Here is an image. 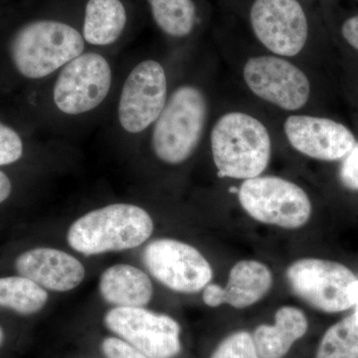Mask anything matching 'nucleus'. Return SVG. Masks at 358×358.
<instances>
[{"label": "nucleus", "mask_w": 358, "mask_h": 358, "mask_svg": "<svg viewBox=\"0 0 358 358\" xmlns=\"http://www.w3.org/2000/svg\"><path fill=\"white\" fill-rule=\"evenodd\" d=\"M247 17L257 41L273 55L298 56L310 38V22L301 0H251Z\"/></svg>", "instance_id": "obj_7"}, {"label": "nucleus", "mask_w": 358, "mask_h": 358, "mask_svg": "<svg viewBox=\"0 0 358 358\" xmlns=\"http://www.w3.org/2000/svg\"><path fill=\"white\" fill-rule=\"evenodd\" d=\"M99 291L103 300L115 308H145L152 301L154 287L141 268L117 264L103 271Z\"/></svg>", "instance_id": "obj_16"}, {"label": "nucleus", "mask_w": 358, "mask_h": 358, "mask_svg": "<svg viewBox=\"0 0 358 358\" xmlns=\"http://www.w3.org/2000/svg\"><path fill=\"white\" fill-rule=\"evenodd\" d=\"M282 129L296 152L322 162L343 159L357 143L348 127L327 117L291 115L285 120Z\"/></svg>", "instance_id": "obj_13"}, {"label": "nucleus", "mask_w": 358, "mask_h": 358, "mask_svg": "<svg viewBox=\"0 0 358 358\" xmlns=\"http://www.w3.org/2000/svg\"><path fill=\"white\" fill-rule=\"evenodd\" d=\"M155 24L169 38H187L199 23L196 0H147Z\"/></svg>", "instance_id": "obj_19"}, {"label": "nucleus", "mask_w": 358, "mask_h": 358, "mask_svg": "<svg viewBox=\"0 0 358 358\" xmlns=\"http://www.w3.org/2000/svg\"><path fill=\"white\" fill-rule=\"evenodd\" d=\"M210 147L218 176L247 180L263 176L272 157V138L265 124L248 113H225L214 124Z\"/></svg>", "instance_id": "obj_1"}, {"label": "nucleus", "mask_w": 358, "mask_h": 358, "mask_svg": "<svg viewBox=\"0 0 358 358\" xmlns=\"http://www.w3.org/2000/svg\"><path fill=\"white\" fill-rule=\"evenodd\" d=\"M242 74L254 96L282 110L298 112L310 100V79L289 59L273 54L253 56L244 63Z\"/></svg>", "instance_id": "obj_8"}, {"label": "nucleus", "mask_w": 358, "mask_h": 358, "mask_svg": "<svg viewBox=\"0 0 358 358\" xmlns=\"http://www.w3.org/2000/svg\"><path fill=\"white\" fill-rule=\"evenodd\" d=\"M102 352L107 358H147L136 348L119 338L103 339Z\"/></svg>", "instance_id": "obj_25"}, {"label": "nucleus", "mask_w": 358, "mask_h": 358, "mask_svg": "<svg viewBox=\"0 0 358 358\" xmlns=\"http://www.w3.org/2000/svg\"><path fill=\"white\" fill-rule=\"evenodd\" d=\"M238 199L250 217L284 229H298L312 216L308 193L293 181L279 176H260L240 185Z\"/></svg>", "instance_id": "obj_5"}, {"label": "nucleus", "mask_w": 358, "mask_h": 358, "mask_svg": "<svg viewBox=\"0 0 358 358\" xmlns=\"http://www.w3.org/2000/svg\"><path fill=\"white\" fill-rule=\"evenodd\" d=\"M339 178L348 189L358 192V141L355 148L341 159Z\"/></svg>", "instance_id": "obj_24"}, {"label": "nucleus", "mask_w": 358, "mask_h": 358, "mask_svg": "<svg viewBox=\"0 0 358 358\" xmlns=\"http://www.w3.org/2000/svg\"><path fill=\"white\" fill-rule=\"evenodd\" d=\"M166 70L155 60H145L129 73L122 86L117 117L122 128L138 134L154 124L167 102Z\"/></svg>", "instance_id": "obj_12"}, {"label": "nucleus", "mask_w": 358, "mask_h": 358, "mask_svg": "<svg viewBox=\"0 0 358 358\" xmlns=\"http://www.w3.org/2000/svg\"><path fill=\"white\" fill-rule=\"evenodd\" d=\"M272 286L273 275L267 265L256 260H243L231 268L225 287L207 285L202 299L210 308L229 305L242 310L262 300Z\"/></svg>", "instance_id": "obj_15"}, {"label": "nucleus", "mask_w": 358, "mask_h": 358, "mask_svg": "<svg viewBox=\"0 0 358 358\" xmlns=\"http://www.w3.org/2000/svg\"><path fill=\"white\" fill-rule=\"evenodd\" d=\"M49 294L36 282L22 277L0 278V307L22 315L39 313L46 306Z\"/></svg>", "instance_id": "obj_20"}, {"label": "nucleus", "mask_w": 358, "mask_h": 358, "mask_svg": "<svg viewBox=\"0 0 358 358\" xmlns=\"http://www.w3.org/2000/svg\"><path fill=\"white\" fill-rule=\"evenodd\" d=\"M307 315L299 308L284 306L275 313L273 324H261L253 336L254 345L261 358H284L292 346L306 336Z\"/></svg>", "instance_id": "obj_17"}, {"label": "nucleus", "mask_w": 358, "mask_h": 358, "mask_svg": "<svg viewBox=\"0 0 358 358\" xmlns=\"http://www.w3.org/2000/svg\"><path fill=\"white\" fill-rule=\"evenodd\" d=\"M152 216L138 205L115 203L78 218L67 232L69 246L87 256L136 248L154 232Z\"/></svg>", "instance_id": "obj_3"}, {"label": "nucleus", "mask_w": 358, "mask_h": 358, "mask_svg": "<svg viewBox=\"0 0 358 358\" xmlns=\"http://www.w3.org/2000/svg\"><path fill=\"white\" fill-rule=\"evenodd\" d=\"M103 322L147 358H174L181 352V327L169 315L145 308H114Z\"/></svg>", "instance_id": "obj_10"}, {"label": "nucleus", "mask_w": 358, "mask_h": 358, "mask_svg": "<svg viewBox=\"0 0 358 358\" xmlns=\"http://www.w3.org/2000/svg\"><path fill=\"white\" fill-rule=\"evenodd\" d=\"M143 260L157 281L178 293L203 291L213 278L210 264L199 250L171 238L150 242L143 251Z\"/></svg>", "instance_id": "obj_9"}, {"label": "nucleus", "mask_w": 358, "mask_h": 358, "mask_svg": "<svg viewBox=\"0 0 358 358\" xmlns=\"http://www.w3.org/2000/svg\"><path fill=\"white\" fill-rule=\"evenodd\" d=\"M81 31L70 23L37 18L24 23L9 41L11 62L21 76L42 79L83 54Z\"/></svg>", "instance_id": "obj_2"}, {"label": "nucleus", "mask_w": 358, "mask_h": 358, "mask_svg": "<svg viewBox=\"0 0 358 358\" xmlns=\"http://www.w3.org/2000/svg\"><path fill=\"white\" fill-rule=\"evenodd\" d=\"M208 117V102L201 89L182 85L167 99L154 124L152 147L155 157L169 166L183 164L199 147Z\"/></svg>", "instance_id": "obj_4"}, {"label": "nucleus", "mask_w": 358, "mask_h": 358, "mask_svg": "<svg viewBox=\"0 0 358 358\" xmlns=\"http://www.w3.org/2000/svg\"><path fill=\"white\" fill-rule=\"evenodd\" d=\"M286 275L294 294L320 312L341 313L355 306L358 279L343 264L303 258L289 266Z\"/></svg>", "instance_id": "obj_6"}, {"label": "nucleus", "mask_w": 358, "mask_h": 358, "mask_svg": "<svg viewBox=\"0 0 358 358\" xmlns=\"http://www.w3.org/2000/svg\"><path fill=\"white\" fill-rule=\"evenodd\" d=\"M315 358H358V320L355 313L327 329Z\"/></svg>", "instance_id": "obj_21"}, {"label": "nucleus", "mask_w": 358, "mask_h": 358, "mask_svg": "<svg viewBox=\"0 0 358 358\" xmlns=\"http://www.w3.org/2000/svg\"><path fill=\"white\" fill-rule=\"evenodd\" d=\"M353 308H355V317H357V319L358 320V281L357 282V287H355V306H353Z\"/></svg>", "instance_id": "obj_28"}, {"label": "nucleus", "mask_w": 358, "mask_h": 358, "mask_svg": "<svg viewBox=\"0 0 358 358\" xmlns=\"http://www.w3.org/2000/svg\"><path fill=\"white\" fill-rule=\"evenodd\" d=\"M23 141L20 134L0 122V166L18 162L23 155Z\"/></svg>", "instance_id": "obj_23"}, {"label": "nucleus", "mask_w": 358, "mask_h": 358, "mask_svg": "<svg viewBox=\"0 0 358 358\" xmlns=\"http://www.w3.org/2000/svg\"><path fill=\"white\" fill-rule=\"evenodd\" d=\"M128 21L124 0H87L81 33L87 43L109 46L121 38Z\"/></svg>", "instance_id": "obj_18"}, {"label": "nucleus", "mask_w": 358, "mask_h": 358, "mask_svg": "<svg viewBox=\"0 0 358 358\" xmlns=\"http://www.w3.org/2000/svg\"><path fill=\"white\" fill-rule=\"evenodd\" d=\"M4 334L3 331H2L1 327H0V346H1L2 343H3Z\"/></svg>", "instance_id": "obj_29"}, {"label": "nucleus", "mask_w": 358, "mask_h": 358, "mask_svg": "<svg viewBox=\"0 0 358 358\" xmlns=\"http://www.w3.org/2000/svg\"><path fill=\"white\" fill-rule=\"evenodd\" d=\"M20 275L36 282L46 291L65 292L76 289L84 281L83 264L62 250L39 247L23 252L15 260Z\"/></svg>", "instance_id": "obj_14"}, {"label": "nucleus", "mask_w": 358, "mask_h": 358, "mask_svg": "<svg viewBox=\"0 0 358 358\" xmlns=\"http://www.w3.org/2000/svg\"><path fill=\"white\" fill-rule=\"evenodd\" d=\"M341 34L345 41L358 51V14L343 22Z\"/></svg>", "instance_id": "obj_26"}, {"label": "nucleus", "mask_w": 358, "mask_h": 358, "mask_svg": "<svg viewBox=\"0 0 358 358\" xmlns=\"http://www.w3.org/2000/svg\"><path fill=\"white\" fill-rule=\"evenodd\" d=\"M112 78V69L103 56L95 52L82 54L59 73L53 88L54 103L66 115L88 113L107 98Z\"/></svg>", "instance_id": "obj_11"}, {"label": "nucleus", "mask_w": 358, "mask_h": 358, "mask_svg": "<svg viewBox=\"0 0 358 358\" xmlns=\"http://www.w3.org/2000/svg\"><path fill=\"white\" fill-rule=\"evenodd\" d=\"M13 192V183L6 173L0 171V204L9 199Z\"/></svg>", "instance_id": "obj_27"}, {"label": "nucleus", "mask_w": 358, "mask_h": 358, "mask_svg": "<svg viewBox=\"0 0 358 358\" xmlns=\"http://www.w3.org/2000/svg\"><path fill=\"white\" fill-rule=\"evenodd\" d=\"M210 358H261L254 345L253 336L246 331L229 334L212 352Z\"/></svg>", "instance_id": "obj_22"}]
</instances>
